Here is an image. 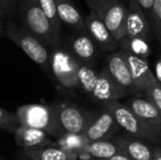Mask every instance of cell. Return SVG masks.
I'll list each match as a JSON object with an SVG mask.
<instances>
[{
	"instance_id": "obj_1",
	"label": "cell",
	"mask_w": 161,
	"mask_h": 160,
	"mask_svg": "<svg viewBox=\"0 0 161 160\" xmlns=\"http://www.w3.org/2000/svg\"><path fill=\"white\" fill-rule=\"evenodd\" d=\"M19 15L22 25L49 49L63 45L60 34L54 29L37 0H20Z\"/></svg>"
},
{
	"instance_id": "obj_2",
	"label": "cell",
	"mask_w": 161,
	"mask_h": 160,
	"mask_svg": "<svg viewBox=\"0 0 161 160\" xmlns=\"http://www.w3.org/2000/svg\"><path fill=\"white\" fill-rule=\"evenodd\" d=\"M4 36L20 47L31 60H33L47 75H51V49L22 24L11 20L3 24Z\"/></svg>"
},
{
	"instance_id": "obj_3",
	"label": "cell",
	"mask_w": 161,
	"mask_h": 160,
	"mask_svg": "<svg viewBox=\"0 0 161 160\" xmlns=\"http://www.w3.org/2000/svg\"><path fill=\"white\" fill-rule=\"evenodd\" d=\"M102 107H105L112 112L116 123L119 128L125 130L126 134L138 138L145 139L150 143L160 144L161 141V132L150 124L146 123L140 118H138L133 111L128 108L127 104H124L119 100L111 101Z\"/></svg>"
},
{
	"instance_id": "obj_4",
	"label": "cell",
	"mask_w": 161,
	"mask_h": 160,
	"mask_svg": "<svg viewBox=\"0 0 161 160\" xmlns=\"http://www.w3.org/2000/svg\"><path fill=\"white\" fill-rule=\"evenodd\" d=\"M20 125L26 127L37 128L46 132L49 136L58 137L62 135V130L58 125L56 107L54 104H33L21 105L15 111Z\"/></svg>"
},
{
	"instance_id": "obj_5",
	"label": "cell",
	"mask_w": 161,
	"mask_h": 160,
	"mask_svg": "<svg viewBox=\"0 0 161 160\" xmlns=\"http://www.w3.org/2000/svg\"><path fill=\"white\" fill-rule=\"evenodd\" d=\"M79 60L67 46L51 49V74L57 85L65 90L78 89Z\"/></svg>"
},
{
	"instance_id": "obj_6",
	"label": "cell",
	"mask_w": 161,
	"mask_h": 160,
	"mask_svg": "<svg viewBox=\"0 0 161 160\" xmlns=\"http://www.w3.org/2000/svg\"><path fill=\"white\" fill-rule=\"evenodd\" d=\"M55 107L62 134H85L87 127L96 115L93 112H89L80 105L67 101L55 103Z\"/></svg>"
},
{
	"instance_id": "obj_7",
	"label": "cell",
	"mask_w": 161,
	"mask_h": 160,
	"mask_svg": "<svg viewBox=\"0 0 161 160\" xmlns=\"http://www.w3.org/2000/svg\"><path fill=\"white\" fill-rule=\"evenodd\" d=\"M85 30L97 43L101 52L110 54L119 49V43L96 11L90 10L89 14L85 17Z\"/></svg>"
},
{
	"instance_id": "obj_8",
	"label": "cell",
	"mask_w": 161,
	"mask_h": 160,
	"mask_svg": "<svg viewBox=\"0 0 161 160\" xmlns=\"http://www.w3.org/2000/svg\"><path fill=\"white\" fill-rule=\"evenodd\" d=\"M129 96L130 93L111 76L106 67L104 66L100 70L96 87L89 98L94 102L103 105L111 101H117L128 98Z\"/></svg>"
},
{
	"instance_id": "obj_9",
	"label": "cell",
	"mask_w": 161,
	"mask_h": 160,
	"mask_svg": "<svg viewBox=\"0 0 161 160\" xmlns=\"http://www.w3.org/2000/svg\"><path fill=\"white\" fill-rule=\"evenodd\" d=\"M142 37L148 41L155 39L150 20L142 11L136 0H127V21L126 37L124 40Z\"/></svg>"
},
{
	"instance_id": "obj_10",
	"label": "cell",
	"mask_w": 161,
	"mask_h": 160,
	"mask_svg": "<svg viewBox=\"0 0 161 160\" xmlns=\"http://www.w3.org/2000/svg\"><path fill=\"white\" fill-rule=\"evenodd\" d=\"M105 67L113 78L130 93V96L140 94L136 88L131 77L127 59L122 49L108 54L105 59Z\"/></svg>"
},
{
	"instance_id": "obj_11",
	"label": "cell",
	"mask_w": 161,
	"mask_h": 160,
	"mask_svg": "<svg viewBox=\"0 0 161 160\" xmlns=\"http://www.w3.org/2000/svg\"><path fill=\"white\" fill-rule=\"evenodd\" d=\"M119 126L116 123L112 112L105 107H102L99 113H96L91 123L85 132V136L89 141L112 139L115 137Z\"/></svg>"
},
{
	"instance_id": "obj_12",
	"label": "cell",
	"mask_w": 161,
	"mask_h": 160,
	"mask_svg": "<svg viewBox=\"0 0 161 160\" xmlns=\"http://www.w3.org/2000/svg\"><path fill=\"white\" fill-rule=\"evenodd\" d=\"M66 46L79 62L90 65H94L101 51L86 30L72 33L68 37Z\"/></svg>"
},
{
	"instance_id": "obj_13",
	"label": "cell",
	"mask_w": 161,
	"mask_h": 160,
	"mask_svg": "<svg viewBox=\"0 0 161 160\" xmlns=\"http://www.w3.org/2000/svg\"><path fill=\"white\" fill-rule=\"evenodd\" d=\"M122 51L124 52L126 56L131 77L134 79V83H135L139 93L142 94L145 90L148 89L155 82H157L153 70L150 68L148 58L135 55L126 49H122Z\"/></svg>"
},
{
	"instance_id": "obj_14",
	"label": "cell",
	"mask_w": 161,
	"mask_h": 160,
	"mask_svg": "<svg viewBox=\"0 0 161 160\" xmlns=\"http://www.w3.org/2000/svg\"><path fill=\"white\" fill-rule=\"evenodd\" d=\"M114 141L131 160H153V145L150 141L128 134L116 135Z\"/></svg>"
},
{
	"instance_id": "obj_15",
	"label": "cell",
	"mask_w": 161,
	"mask_h": 160,
	"mask_svg": "<svg viewBox=\"0 0 161 160\" xmlns=\"http://www.w3.org/2000/svg\"><path fill=\"white\" fill-rule=\"evenodd\" d=\"M101 18L117 42L121 44L126 37V21H127V4L117 0L111 4Z\"/></svg>"
},
{
	"instance_id": "obj_16",
	"label": "cell",
	"mask_w": 161,
	"mask_h": 160,
	"mask_svg": "<svg viewBox=\"0 0 161 160\" xmlns=\"http://www.w3.org/2000/svg\"><path fill=\"white\" fill-rule=\"evenodd\" d=\"M13 136L15 144L23 149H34V148L56 145V141L52 139V136H49L44 130L37 128L20 125Z\"/></svg>"
},
{
	"instance_id": "obj_17",
	"label": "cell",
	"mask_w": 161,
	"mask_h": 160,
	"mask_svg": "<svg viewBox=\"0 0 161 160\" xmlns=\"http://www.w3.org/2000/svg\"><path fill=\"white\" fill-rule=\"evenodd\" d=\"M126 104L142 121L161 132V111L146 97H131Z\"/></svg>"
},
{
	"instance_id": "obj_18",
	"label": "cell",
	"mask_w": 161,
	"mask_h": 160,
	"mask_svg": "<svg viewBox=\"0 0 161 160\" xmlns=\"http://www.w3.org/2000/svg\"><path fill=\"white\" fill-rule=\"evenodd\" d=\"M57 12L63 24L78 32L85 31V17L72 0H56Z\"/></svg>"
},
{
	"instance_id": "obj_19",
	"label": "cell",
	"mask_w": 161,
	"mask_h": 160,
	"mask_svg": "<svg viewBox=\"0 0 161 160\" xmlns=\"http://www.w3.org/2000/svg\"><path fill=\"white\" fill-rule=\"evenodd\" d=\"M23 155L31 160H77L78 157L57 145L34 149H23Z\"/></svg>"
},
{
	"instance_id": "obj_20",
	"label": "cell",
	"mask_w": 161,
	"mask_h": 160,
	"mask_svg": "<svg viewBox=\"0 0 161 160\" xmlns=\"http://www.w3.org/2000/svg\"><path fill=\"white\" fill-rule=\"evenodd\" d=\"M122 152L117 143L112 139H101V141H89L85 148L83 155L96 159H110L115 155Z\"/></svg>"
},
{
	"instance_id": "obj_21",
	"label": "cell",
	"mask_w": 161,
	"mask_h": 160,
	"mask_svg": "<svg viewBox=\"0 0 161 160\" xmlns=\"http://www.w3.org/2000/svg\"><path fill=\"white\" fill-rule=\"evenodd\" d=\"M100 71L94 68V65L79 62L78 68V89L83 94L90 97L96 87Z\"/></svg>"
},
{
	"instance_id": "obj_22",
	"label": "cell",
	"mask_w": 161,
	"mask_h": 160,
	"mask_svg": "<svg viewBox=\"0 0 161 160\" xmlns=\"http://www.w3.org/2000/svg\"><path fill=\"white\" fill-rule=\"evenodd\" d=\"M89 144V141L85 134H71L64 133L56 141V145L62 147L63 149L76 155L77 157L81 156L85 152L86 146Z\"/></svg>"
},
{
	"instance_id": "obj_23",
	"label": "cell",
	"mask_w": 161,
	"mask_h": 160,
	"mask_svg": "<svg viewBox=\"0 0 161 160\" xmlns=\"http://www.w3.org/2000/svg\"><path fill=\"white\" fill-rule=\"evenodd\" d=\"M150 41L142 39V37H135V39L124 40L119 44V49H126L135 55L148 58L151 54Z\"/></svg>"
},
{
	"instance_id": "obj_24",
	"label": "cell",
	"mask_w": 161,
	"mask_h": 160,
	"mask_svg": "<svg viewBox=\"0 0 161 160\" xmlns=\"http://www.w3.org/2000/svg\"><path fill=\"white\" fill-rule=\"evenodd\" d=\"M40 3L42 10L48 18L51 23L53 24L54 29L60 34L62 31V21H60L59 17H58L57 12V4H56V0H37Z\"/></svg>"
},
{
	"instance_id": "obj_25",
	"label": "cell",
	"mask_w": 161,
	"mask_h": 160,
	"mask_svg": "<svg viewBox=\"0 0 161 160\" xmlns=\"http://www.w3.org/2000/svg\"><path fill=\"white\" fill-rule=\"evenodd\" d=\"M20 126L17 114L0 107V130L14 134Z\"/></svg>"
},
{
	"instance_id": "obj_26",
	"label": "cell",
	"mask_w": 161,
	"mask_h": 160,
	"mask_svg": "<svg viewBox=\"0 0 161 160\" xmlns=\"http://www.w3.org/2000/svg\"><path fill=\"white\" fill-rule=\"evenodd\" d=\"M151 25H153L155 39L161 48V0H155L151 12Z\"/></svg>"
},
{
	"instance_id": "obj_27",
	"label": "cell",
	"mask_w": 161,
	"mask_h": 160,
	"mask_svg": "<svg viewBox=\"0 0 161 160\" xmlns=\"http://www.w3.org/2000/svg\"><path fill=\"white\" fill-rule=\"evenodd\" d=\"M142 94L161 111V85L159 82H155L153 85H151L148 89L145 90Z\"/></svg>"
},
{
	"instance_id": "obj_28",
	"label": "cell",
	"mask_w": 161,
	"mask_h": 160,
	"mask_svg": "<svg viewBox=\"0 0 161 160\" xmlns=\"http://www.w3.org/2000/svg\"><path fill=\"white\" fill-rule=\"evenodd\" d=\"M0 7L3 10L6 17L13 18L19 15L20 0H0Z\"/></svg>"
},
{
	"instance_id": "obj_29",
	"label": "cell",
	"mask_w": 161,
	"mask_h": 160,
	"mask_svg": "<svg viewBox=\"0 0 161 160\" xmlns=\"http://www.w3.org/2000/svg\"><path fill=\"white\" fill-rule=\"evenodd\" d=\"M115 1H117V0H86L87 4L89 6L90 10L96 11L100 17H101L102 13H103L111 4L114 3Z\"/></svg>"
},
{
	"instance_id": "obj_30",
	"label": "cell",
	"mask_w": 161,
	"mask_h": 160,
	"mask_svg": "<svg viewBox=\"0 0 161 160\" xmlns=\"http://www.w3.org/2000/svg\"><path fill=\"white\" fill-rule=\"evenodd\" d=\"M136 1H137V3L139 4V7L146 13V15L151 22V12H153V7L155 0H136Z\"/></svg>"
},
{
	"instance_id": "obj_31",
	"label": "cell",
	"mask_w": 161,
	"mask_h": 160,
	"mask_svg": "<svg viewBox=\"0 0 161 160\" xmlns=\"http://www.w3.org/2000/svg\"><path fill=\"white\" fill-rule=\"evenodd\" d=\"M153 74H155L157 82H159L161 85V54L157 56V58L155 60V70H153Z\"/></svg>"
},
{
	"instance_id": "obj_32",
	"label": "cell",
	"mask_w": 161,
	"mask_h": 160,
	"mask_svg": "<svg viewBox=\"0 0 161 160\" xmlns=\"http://www.w3.org/2000/svg\"><path fill=\"white\" fill-rule=\"evenodd\" d=\"M153 160H161V147L153 145Z\"/></svg>"
},
{
	"instance_id": "obj_33",
	"label": "cell",
	"mask_w": 161,
	"mask_h": 160,
	"mask_svg": "<svg viewBox=\"0 0 161 160\" xmlns=\"http://www.w3.org/2000/svg\"><path fill=\"white\" fill-rule=\"evenodd\" d=\"M108 160H131V159L129 158L128 156H126L125 154H123V152H119V154L115 155L114 157H112V158H110Z\"/></svg>"
},
{
	"instance_id": "obj_34",
	"label": "cell",
	"mask_w": 161,
	"mask_h": 160,
	"mask_svg": "<svg viewBox=\"0 0 161 160\" xmlns=\"http://www.w3.org/2000/svg\"><path fill=\"white\" fill-rule=\"evenodd\" d=\"M4 36V29H3V23H0V37Z\"/></svg>"
},
{
	"instance_id": "obj_35",
	"label": "cell",
	"mask_w": 161,
	"mask_h": 160,
	"mask_svg": "<svg viewBox=\"0 0 161 160\" xmlns=\"http://www.w3.org/2000/svg\"><path fill=\"white\" fill-rule=\"evenodd\" d=\"M6 18V14H4V12H3V10L1 9V7H0V23L2 22V20Z\"/></svg>"
},
{
	"instance_id": "obj_36",
	"label": "cell",
	"mask_w": 161,
	"mask_h": 160,
	"mask_svg": "<svg viewBox=\"0 0 161 160\" xmlns=\"http://www.w3.org/2000/svg\"><path fill=\"white\" fill-rule=\"evenodd\" d=\"M28 160H31V159H29V158H28Z\"/></svg>"
},
{
	"instance_id": "obj_37",
	"label": "cell",
	"mask_w": 161,
	"mask_h": 160,
	"mask_svg": "<svg viewBox=\"0 0 161 160\" xmlns=\"http://www.w3.org/2000/svg\"><path fill=\"white\" fill-rule=\"evenodd\" d=\"M0 160H1V159H0Z\"/></svg>"
}]
</instances>
